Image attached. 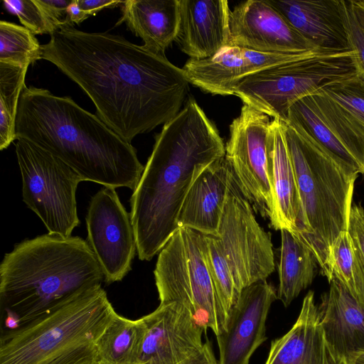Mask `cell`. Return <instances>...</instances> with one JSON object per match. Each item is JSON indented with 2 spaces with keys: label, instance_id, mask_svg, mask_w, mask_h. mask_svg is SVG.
I'll use <instances>...</instances> for the list:
<instances>
[{
  "label": "cell",
  "instance_id": "7c38bea8",
  "mask_svg": "<svg viewBox=\"0 0 364 364\" xmlns=\"http://www.w3.org/2000/svg\"><path fill=\"white\" fill-rule=\"evenodd\" d=\"M86 224L87 242L102 269L105 283L121 281L132 269L136 242L130 213L115 188L104 187L91 198Z\"/></svg>",
  "mask_w": 364,
  "mask_h": 364
},
{
  "label": "cell",
  "instance_id": "5b68a950",
  "mask_svg": "<svg viewBox=\"0 0 364 364\" xmlns=\"http://www.w3.org/2000/svg\"><path fill=\"white\" fill-rule=\"evenodd\" d=\"M282 123L300 201L294 235L311 251L330 282L331 249L338 235L347 230L355 182L360 171L304 129Z\"/></svg>",
  "mask_w": 364,
  "mask_h": 364
},
{
  "label": "cell",
  "instance_id": "d6986e66",
  "mask_svg": "<svg viewBox=\"0 0 364 364\" xmlns=\"http://www.w3.org/2000/svg\"><path fill=\"white\" fill-rule=\"evenodd\" d=\"M264 364H348L326 338L313 291L304 296L292 327L272 341Z\"/></svg>",
  "mask_w": 364,
  "mask_h": 364
},
{
  "label": "cell",
  "instance_id": "f35d334b",
  "mask_svg": "<svg viewBox=\"0 0 364 364\" xmlns=\"http://www.w3.org/2000/svg\"><path fill=\"white\" fill-rule=\"evenodd\" d=\"M88 17L89 16L80 7L77 0H72L67 8L66 21L68 25H73L74 23L79 25Z\"/></svg>",
  "mask_w": 364,
  "mask_h": 364
},
{
  "label": "cell",
  "instance_id": "d4e9b609",
  "mask_svg": "<svg viewBox=\"0 0 364 364\" xmlns=\"http://www.w3.org/2000/svg\"><path fill=\"white\" fill-rule=\"evenodd\" d=\"M280 232L277 299L287 307L312 284L318 264L311 251L293 233L284 229Z\"/></svg>",
  "mask_w": 364,
  "mask_h": 364
},
{
  "label": "cell",
  "instance_id": "d6a6232c",
  "mask_svg": "<svg viewBox=\"0 0 364 364\" xmlns=\"http://www.w3.org/2000/svg\"><path fill=\"white\" fill-rule=\"evenodd\" d=\"M346 22L350 47L356 54L358 74L364 79V30L355 17L350 0L346 1Z\"/></svg>",
  "mask_w": 364,
  "mask_h": 364
},
{
  "label": "cell",
  "instance_id": "8d00e7d4",
  "mask_svg": "<svg viewBox=\"0 0 364 364\" xmlns=\"http://www.w3.org/2000/svg\"><path fill=\"white\" fill-rule=\"evenodd\" d=\"M123 2L119 0H77L80 7L89 16L96 15L104 9L120 6Z\"/></svg>",
  "mask_w": 364,
  "mask_h": 364
},
{
  "label": "cell",
  "instance_id": "44dd1931",
  "mask_svg": "<svg viewBox=\"0 0 364 364\" xmlns=\"http://www.w3.org/2000/svg\"><path fill=\"white\" fill-rule=\"evenodd\" d=\"M233 180L232 168L225 156L204 168L186 195L177 219L178 228H188L205 235L218 236Z\"/></svg>",
  "mask_w": 364,
  "mask_h": 364
},
{
  "label": "cell",
  "instance_id": "6da1fadb",
  "mask_svg": "<svg viewBox=\"0 0 364 364\" xmlns=\"http://www.w3.org/2000/svg\"><path fill=\"white\" fill-rule=\"evenodd\" d=\"M55 65L94 103L97 117L127 142L172 119L189 90L182 68L164 54L108 33L60 27L41 45Z\"/></svg>",
  "mask_w": 364,
  "mask_h": 364
},
{
  "label": "cell",
  "instance_id": "74e56055",
  "mask_svg": "<svg viewBox=\"0 0 364 364\" xmlns=\"http://www.w3.org/2000/svg\"><path fill=\"white\" fill-rule=\"evenodd\" d=\"M178 364H218V361L215 358L210 342L206 341L198 352Z\"/></svg>",
  "mask_w": 364,
  "mask_h": 364
},
{
  "label": "cell",
  "instance_id": "ffe728a7",
  "mask_svg": "<svg viewBox=\"0 0 364 364\" xmlns=\"http://www.w3.org/2000/svg\"><path fill=\"white\" fill-rule=\"evenodd\" d=\"M175 41L190 58H208L230 42V9L225 0H179Z\"/></svg>",
  "mask_w": 364,
  "mask_h": 364
},
{
  "label": "cell",
  "instance_id": "484cf974",
  "mask_svg": "<svg viewBox=\"0 0 364 364\" xmlns=\"http://www.w3.org/2000/svg\"><path fill=\"white\" fill-rule=\"evenodd\" d=\"M144 326L117 313L96 343L99 364H139Z\"/></svg>",
  "mask_w": 364,
  "mask_h": 364
},
{
  "label": "cell",
  "instance_id": "52a82bcc",
  "mask_svg": "<svg viewBox=\"0 0 364 364\" xmlns=\"http://www.w3.org/2000/svg\"><path fill=\"white\" fill-rule=\"evenodd\" d=\"M154 273L160 304H181L205 332L217 336L225 330L228 317L209 271L205 235L178 229L159 253Z\"/></svg>",
  "mask_w": 364,
  "mask_h": 364
},
{
  "label": "cell",
  "instance_id": "7402d4cb",
  "mask_svg": "<svg viewBox=\"0 0 364 364\" xmlns=\"http://www.w3.org/2000/svg\"><path fill=\"white\" fill-rule=\"evenodd\" d=\"M318 305L326 338L348 364L364 352V309L341 282L333 279Z\"/></svg>",
  "mask_w": 364,
  "mask_h": 364
},
{
  "label": "cell",
  "instance_id": "9c48e42d",
  "mask_svg": "<svg viewBox=\"0 0 364 364\" xmlns=\"http://www.w3.org/2000/svg\"><path fill=\"white\" fill-rule=\"evenodd\" d=\"M16 141L23 202L42 220L48 233L70 237L80 223L75 194L82 178L49 152L27 140Z\"/></svg>",
  "mask_w": 364,
  "mask_h": 364
},
{
  "label": "cell",
  "instance_id": "ba28073f",
  "mask_svg": "<svg viewBox=\"0 0 364 364\" xmlns=\"http://www.w3.org/2000/svg\"><path fill=\"white\" fill-rule=\"evenodd\" d=\"M358 73L353 49L326 50L252 74L237 85L234 94L243 104L287 122L289 108L296 101Z\"/></svg>",
  "mask_w": 364,
  "mask_h": 364
},
{
  "label": "cell",
  "instance_id": "60d3db41",
  "mask_svg": "<svg viewBox=\"0 0 364 364\" xmlns=\"http://www.w3.org/2000/svg\"><path fill=\"white\" fill-rule=\"evenodd\" d=\"M355 17L364 30V0H350Z\"/></svg>",
  "mask_w": 364,
  "mask_h": 364
},
{
  "label": "cell",
  "instance_id": "ac0fdd59",
  "mask_svg": "<svg viewBox=\"0 0 364 364\" xmlns=\"http://www.w3.org/2000/svg\"><path fill=\"white\" fill-rule=\"evenodd\" d=\"M313 46L329 51L351 50L346 0H267Z\"/></svg>",
  "mask_w": 364,
  "mask_h": 364
},
{
  "label": "cell",
  "instance_id": "30bf717a",
  "mask_svg": "<svg viewBox=\"0 0 364 364\" xmlns=\"http://www.w3.org/2000/svg\"><path fill=\"white\" fill-rule=\"evenodd\" d=\"M216 237L240 294L244 288L266 280L274 270L271 237L257 223L235 178Z\"/></svg>",
  "mask_w": 364,
  "mask_h": 364
},
{
  "label": "cell",
  "instance_id": "4fadbf2b",
  "mask_svg": "<svg viewBox=\"0 0 364 364\" xmlns=\"http://www.w3.org/2000/svg\"><path fill=\"white\" fill-rule=\"evenodd\" d=\"M287 124L309 133L348 164L364 171V127L333 100L318 91L296 101Z\"/></svg>",
  "mask_w": 364,
  "mask_h": 364
},
{
  "label": "cell",
  "instance_id": "d590c367",
  "mask_svg": "<svg viewBox=\"0 0 364 364\" xmlns=\"http://www.w3.org/2000/svg\"><path fill=\"white\" fill-rule=\"evenodd\" d=\"M354 245L355 262L353 267L355 297L364 309V257Z\"/></svg>",
  "mask_w": 364,
  "mask_h": 364
},
{
  "label": "cell",
  "instance_id": "cb8c5ba5",
  "mask_svg": "<svg viewBox=\"0 0 364 364\" xmlns=\"http://www.w3.org/2000/svg\"><path fill=\"white\" fill-rule=\"evenodd\" d=\"M120 6L122 15L116 26L124 23L145 48L164 54L178 33L179 0H126Z\"/></svg>",
  "mask_w": 364,
  "mask_h": 364
},
{
  "label": "cell",
  "instance_id": "8992f818",
  "mask_svg": "<svg viewBox=\"0 0 364 364\" xmlns=\"http://www.w3.org/2000/svg\"><path fill=\"white\" fill-rule=\"evenodd\" d=\"M116 314L101 284L84 289L1 331L0 364H99L96 343Z\"/></svg>",
  "mask_w": 364,
  "mask_h": 364
},
{
  "label": "cell",
  "instance_id": "e0dca14e",
  "mask_svg": "<svg viewBox=\"0 0 364 364\" xmlns=\"http://www.w3.org/2000/svg\"><path fill=\"white\" fill-rule=\"evenodd\" d=\"M141 318L144 336L139 364H178L204 346V330L181 304H160Z\"/></svg>",
  "mask_w": 364,
  "mask_h": 364
},
{
  "label": "cell",
  "instance_id": "4dcf8cb0",
  "mask_svg": "<svg viewBox=\"0 0 364 364\" xmlns=\"http://www.w3.org/2000/svg\"><path fill=\"white\" fill-rule=\"evenodd\" d=\"M355 252L353 242L347 230L341 232L331 252L332 279L341 282L355 296L353 267Z\"/></svg>",
  "mask_w": 364,
  "mask_h": 364
},
{
  "label": "cell",
  "instance_id": "5bb4252c",
  "mask_svg": "<svg viewBox=\"0 0 364 364\" xmlns=\"http://www.w3.org/2000/svg\"><path fill=\"white\" fill-rule=\"evenodd\" d=\"M323 51L326 50L316 49L296 53H270L228 46L210 58H190L182 70L189 83L203 92L223 96L233 95L237 85L252 74Z\"/></svg>",
  "mask_w": 364,
  "mask_h": 364
},
{
  "label": "cell",
  "instance_id": "603a6c76",
  "mask_svg": "<svg viewBox=\"0 0 364 364\" xmlns=\"http://www.w3.org/2000/svg\"><path fill=\"white\" fill-rule=\"evenodd\" d=\"M268 176L273 196L271 226L297 230L300 201L294 167L286 144L282 121L273 119L267 142Z\"/></svg>",
  "mask_w": 364,
  "mask_h": 364
},
{
  "label": "cell",
  "instance_id": "2e32d148",
  "mask_svg": "<svg viewBox=\"0 0 364 364\" xmlns=\"http://www.w3.org/2000/svg\"><path fill=\"white\" fill-rule=\"evenodd\" d=\"M229 46L262 53H296L316 50L267 0H248L230 15Z\"/></svg>",
  "mask_w": 364,
  "mask_h": 364
},
{
  "label": "cell",
  "instance_id": "7a4b0ae2",
  "mask_svg": "<svg viewBox=\"0 0 364 364\" xmlns=\"http://www.w3.org/2000/svg\"><path fill=\"white\" fill-rule=\"evenodd\" d=\"M225 155L219 132L192 97L156 136L130 199L136 253L151 260L179 229L177 219L197 176Z\"/></svg>",
  "mask_w": 364,
  "mask_h": 364
},
{
  "label": "cell",
  "instance_id": "836d02e7",
  "mask_svg": "<svg viewBox=\"0 0 364 364\" xmlns=\"http://www.w3.org/2000/svg\"><path fill=\"white\" fill-rule=\"evenodd\" d=\"M347 231L353 244L364 257V208L360 204H352Z\"/></svg>",
  "mask_w": 364,
  "mask_h": 364
},
{
  "label": "cell",
  "instance_id": "277c9868",
  "mask_svg": "<svg viewBox=\"0 0 364 364\" xmlns=\"http://www.w3.org/2000/svg\"><path fill=\"white\" fill-rule=\"evenodd\" d=\"M103 281L102 269L87 241L77 236L39 235L18 243L4 255L1 311H14L23 325Z\"/></svg>",
  "mask_w": 364,
  "mask_h": 364
},
{
  "label": "cell",
  "instance_id": "9a60e30c",
  "mask_svg": "<svg viewBox=\"0 0 364 364\" xmlns=\"http://www.w3.org/2000/svg\"><path fill=\"white\" fill-rule=\"evenodd\" d=\"M275 288L266 280L244 288L232 307L225 330L216 336L218 364H249L256 349L267 340L266 321Z\"/></svg>",
  "mask_w": 364,
  "mask_h": 364
},
{
  "label": "cell",
  "instance_id": "f546056e",
  "mask_svg": "<svg viewBox=\"0 0 364 364\" xmlns=\"http://www.w3.org/2000/svg\"><path fill=\"white\" fill-rule=\"evenodd\" d=\"M318 91L333 100L364 127V79L358 73L329 83Z\"/></svg>",
  "mask_w": 364,
  "mask_h": 364
},
{
  "label": "cell",
  "instance_id": "3957f363",
  "mask_svg": "<svg viewBox=\"0 0 364 364\" xmlns=\"http://www.w3.org/2000/svg\"><path fill=\"white\" fill-rule=\"evenodd\" d=\"M27 140L57 157L82 178L134 190L144 166L136 151L97 115L69 97L24 86L18 102L16 140Z\"/></svg>",
  "mask_w": 364,
  "mask_h": 364
},
{
  "label": "cell",
  "instance_id": "83f0119b",
  "mask_svg": "<svg viewBox=\"0 0 364 364\" xmlns=\"http://www.w3.org/2000/svg\"><path fill=\"white\" fill-rule=\"evenodd\" d=\"M41 59V45L24 26L0 21V62L29 66Z\"/></svg>",
  "mask_w": 364,
  "mask_h": 364
},
{
  "label": "cell",
  "instance_id": "4316f807",
  "mask_svg": "<svg viewBox=\"0 0 364 364\" xmlns=\"http://www.w3.org/2000/svg\"><path fill=\"white\" fill-rule=\"evenodd\" d=\"M28 66L0 62V149L16 140L19 99Z\"/></svg>",
  "mask_w": 364,
  "mask_h": 364
},
{
  "label": "cell",
  "instance_id": "7bdbcfd3",
  "mask_svg": "<svg viewBox=\"0 0 364 364\" xmlns=\"http://www.w3.org/2000/svg\"><path fill=\"white\" fill-rule=\"evenodd\" d=\"M362 175H363V181H364V171H363V173H362Z\"/></svg>",
  "mask_w": 364,
  "mask_h": 364
},
{
  "label": "cell",
  "instance_id": "8fae6325",
  "mask_svg": "<svg viewBox=\"0 0 364 364\" xmlns=\"http://www.w3.org/2000/svg\"><path fill=\"white\" fill-rule=\"evenodd\" d=\"M271 122L269 116L243 104L230 125L225 155L244 197L269 220L274 208L267 155Z\"/></svg>",
  "mask_w": 364,
  "mask_h": 364
},
{
  "label": "cell",
  "instance_id": "e575fe53",
  "mask_svg": "<svg viewBox=\"0 0 364 364\" xmlns=\"http://www.w3.org/2000/svg\"><path fill=\"white\" fill-rule=\"evenodd\" d=\"M58 29L68 25L67 8L72 0H36Z\"/></svg>",
  "mask_w": 364,
  "mask_h": 364
},
{
  "label": "cell",
  "instance_id": "f1b7e54d",
  "mask_svg": "<svg viewBox=\"0 0 364 364\" xmlns=\"http://www.w3.org/2000/svg\"><path fill=\"white\" fill-rule=\"evenodd\" d=\"M206 259L219 302L227 314L240 295L220 250L218 237L205 235Z\"/></svg>",
  "mask_w": 364,
  "mask_h": 364
},
{
  "label": "cell",
  "instance_id": "1f68e13d",
  "mask_svg": "<svg viewBox=\"0 0 364 364\" xmlns=\"http://www.w3.org/2000/svg\"><path fill=\"white\" fill-rule=\"evenodd\" d=\"M4 7L17 16L25 28L34 35L53 34L58 30L36 0H4Z\"/></svg>",
  "mask_w": 364,
  "mask_h": 364
},
{
  "label": "cell",
  "instance_id": "b9f144b4",
  "mask_svg": "<svg viewBox=\"0 0 364 364\" xmlns=\"http://www.w3.org/2000/svg\"><path fill=\"white\" fill-rule=\"evenodd\" d=\"M349 364H364V352L355 355Z\"/></svg>",
  "mask_w": 364,
  "mask_h": 364
},
{
  "label": "cell",
  "instance_id": "ab89813d",
  "mask_svg": "<svg viewBox=\"0 0 364 364\" xmlns=\"http://www.w3.org/2000/svg\"><path fill=\"white\" fill-rule=\"evenodd\" d=\"M1 316H4L3 319V326L5 330L13 331L18 328L21 325L20 316L13 311L4 310L1 311Z\"/></svg>",
  "mask_w": 364,
  "mask_h": 364
}]
</instances>
